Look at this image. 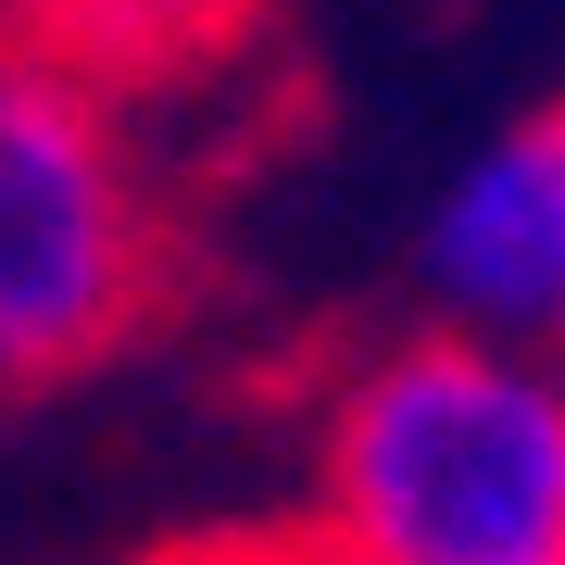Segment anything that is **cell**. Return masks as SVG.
<instances>
[{
    "instance_id": "obj_1",
    "label": "cell",
    "mask_w": 565,
    "mask_h": 565,
    "mask_svg": "<svg viewBox=\"0 0 565 565\" xmlns=\"http://www.w3.org/2000/svg\"><path fill=\"white\" fill-rule=\"evenodd\" d=\"M315 541L340 565H565V364L415 327L327 403Z\"/></svg>"
},
{
    "instance_id": "obj_2",
    "label": "cell",
    "mask_w": 565,
    "mask_h": 565,
    "mask_svg": "<svg viewBox=\"0 0 565 565\" xmlns=\"http://www.w3.org/2000/svg\"><path fill=\"white\" fill-rule=\"evenodd\" d=\"M163 302V226L139 202L102 88L0 25V390L88 377Z\"/></svg>"
},
{
    "instance_id": "obj_3",
    "label": "cell",
    "mask_w": 565,
    "mask_h": 565,
    "mask_svg": "<svg viewBox=\"0 0 565 565\" xmlns=\"http://www.w3.org/2000/svg\"><path fill=\"white\" fill-rule=\"evenodd\" d=\"M427 302L465 340L565 364V102L515 114L503 139L452 163L440 214H427Z\"/></svg>"
},
{
    "instance_id": "obj_4",
    "label": "cell",
    "mask_w": 565,
    "mask_h": 565,
    "mask_svg": "<svg viewBox=\"0 0 565 565\" xmlns=\"http://www.w3.org/2000/svg\"><path fill=\"white\" fill-rule=\"evenodd\" d=\"M151 565H340V553H327L315 527H226V541H177Z\"/></svg>"
}]
</instances>
